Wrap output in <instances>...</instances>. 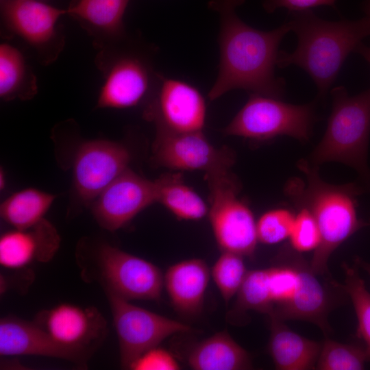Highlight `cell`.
<instances>
[{
    "mask_svg": "<svg viewBox=\"0 0 370 370\" xmlns=\"http://www.w3.org/2000/svg\"><path fill=\"white\" fill-rule=\"evenodd\" d=\"M1 14L4 27L33 47L42 62L58 58L64 43L58 23L66 9L40 1L1 0Z\"/></svg>",
    "mask_w": 370,
    "mask_h": 370,
    "instance_id": "30bf717a",
    "label": "cell"
},
{
    "mask_svg": "<svg viewBox=\"0 0 370 370\" xmlns=\"http://www.w3.org/2000/svg\"><path fill=\"white\" fill-rule=\"evenodd\" d=\"M243 258L223 251L211 269L213 281L225 303L237 295L247 273Z\"/></svg>",
    "mask_w": 370,
    "mask_h": 370,
    "instance_id": "83f0119b",
    "label": "cell"
},
{
    "mask_svg": "<svg viewBox=\"0 0 370 370\" xmlns=\"http://www.w3.org/2000/svg\"><path fill=\"white\" fill-rule=\"evenodd\" d=\"M336 0H264L262 6L268 13L280 8H286L290 12L312 10L321 5L335 7Z\"/></svg>",
    "mask_w": 370,
    "mask_h": 370,
    "instance_id": "1f68e13d",
    "label": "cell"
},
{
    "mask_svg": "<svg viewBox=\"0 0 370 370\" xmlns=\"http://www.w3.org/2000/svg\"><path fill=\"white\" fill-rule=\"evenodd\" d=\"M330 95L332 111L325 132L307 160L318 168L331 162L347 165L356 171L359 182L370 190V88L350 96L345 86H338Z\"/></svg>",
    "mask_w": 370,
    "mask_h": 370,
    "instance_id": "5b68a950",
    "label": "cell"
},
{
    "mask_svg": "<svg viewBox=\"0 0 370 370\" xmlns=\"http://www.w3.org/2000/svg\"><path fill=\"white\" fill-rule=\"evenodd\" d=\"M130 152L123 144L107 140L83 143L73 161V186L85 205H90L99 193L128 168Z\"/></svg>",
    "mask_w": 370,
    "mask_h": 370,
    "instance_id": "4fadbf2b",
    "label": "cell"
},
{
    "mask_svg": "<svg viewBox=\"0 0 370 370\" xmlns=\"http://www.w3.org/2000/svg\"><path fill=\"white\" fill-rule=\"evenodd\" d=\"M297 210L289 236L290 245L299 253L314 251L321 243L317 223L308 210L305 208Z\"/></svg>",
    "mask_w": 370,
    "mask_h": 370,
    "instance_id": "f546056e",
    "label": "cell"
},
{
    "mask_svg": "<svg viewBox=\"0 0 370 370\" xmlns=\"http://www.w3.org/2000/svg\"><path fill=\"white\" fill-rule=\"evenodd\" d=\"M271 267L248 270L236 296L235 310H254L282 321L300 320L316 325L328 336V316L338 304L343 284L321 279L299 253L286 244Z\"/></svg>",
    "mask_w": 370,
    "mask_h": 370,
    "instance_id": "6da1fadb",
    "label": "cell"
},
{
    "mask_svg": "<svg viewBox=\"0 0 370 370\" xmlns=\"http://www.w3.org/2000/svg\"><path fill=\"white\" fill-rule=\"evenodd\" d=\"M369 361L365 347L341 343L326 338L321 348L315 369L360 370Z\"/></svg>",
    "mask_w": 370,
    "mask_h": 370,
    "instance_id": "4316f807",
    "label": "cell"
},
{
    "mask_svg": "<svg viewBox=\"0 0 370 370\" xmlns=\"http://www.w3.org/2000/svg\"><path fill=\"white\" fill-rule=\"evenodd\" d=\"M156 130L152 160L158 166L209 173L230 170L234 163V153L214 147L202 131L177 132L162 127Z\"/></svg>",
    "mask_w": 370,
    "mask_h": 370,
    "instance_id": "8fae6325",
    "label": "cell"
},
{
    "mask_svg": "<svg viewBox=\"0 0 370 370\" xmlns=\"http://www.w3.org/2000/svg\"><path fill=\"white\" fill-rule=\"evenodd\" d=\"M134 370H178L180 363L168 350L152 347L138 357L130 367Z\"/></svg>",
    "mask_w": 370,
    "mask_h": 370,
    "instance_id": "4dcf8cb0",
    "label": "cell"
},
{
    "mask_svg": "<svg viewBox=\"0 0 370 370\" xmlns=\"http://www.w3.org/2000/svg\"><path fill=\"white\" fill-rule=\"evenodd\" d=\"M154 202H156L154 181L145 179L127 168L90 205L99 225L114 232L124 227Z\"/></svg>",
    "mask_w": 370,
    "mask_h": 370,
    "instance_id": "9a60e30c",
    "label": "cell"
},
{
    "mask_svg": "<svg viewBox=\"0 0 370 370\" xmlns=\"http://www.w3.org/2000/svg\"><path fill=\"white\" fill-rule=\"evenodd\" d=\"M4 186H5L4 173L1 170V173H0V186H1V189L3 188Z\"/></svg>",
    "mask_w": 370,
    "mask_h": 370,
    "instance_id": "d590c367",
    "label": "cell"
},
{
    "mask_svg": "<svg viewBox=\"0 0 370 370\" xmlns=\"http://www.w3.org/2000/svg\"><path fill=\"white\" fill-rule=\"evenodd\" d=\"M38 91L36 75L15 47L0 45V97L4 101L29 100Z\"/></svg>",
    "mask_w": 370,
    "mask_h": 370,
    "instance_id": "603a6c76",
    "label": "cell"
},
{
    "mask_svg": "<svg viewBox=\"0 0 370 370\" xmlns=\"http://www.w3.org/2000/svg\"><path fill=\"white\" fill-rule=\"evenodd\" d=\"M354 263L358 267L362 268L370 276V262H366L359 257L354 259Z\"/></svg>",
    "mask_w": 370,
    "mask_h": 370,
    "instance_id": "836d02e7",
    "label": "cell"
},
{
    "mask_svg": "<svg viewBox=\"0 0 370 370\" xmlns=\"http://www.w3.org/2000/svg\"><path fill=\"white\" fill-rule=\"evenodd\" d=\"M269 353L276 369H315L321 344L290 329L284 321L270 319Z\"/></svg>",
    "mask_w": 370,
    "mask_h": 370,
    "instance_id": "44dd1931",
    "label": "cell"
},
{
    "mask_svg": "<svg viewBox=\"0 0 370 370\" xmlns=\"http://www.w3.org/2000/svg\"><path fill=\"white\" fill-rule=\"evenodd\" d=\"M297 38L293 52L280 50L277 66H297L314 82L318 99H323L335 82L347 56L367 36H370V21H330L312 10L290 12L287 20Z\"/></svg>",
    "mask_w": 370,
    "mask_h": 370,
    "instance_id": "277c9868",
    "label": "cell"
},
{
    "mask_svg": "<svg viewBox=\"0 0 370 370\" xmlns=\"http://www.w3.org/2000/svg\"><path fill=\"white\" fill-rule=\"evenodd\" d=\"M60 241L56 229L45 219L29 228L14 229L1 236L0 264L18 269L34 261L47 262L58 250Z\"/></svg>",
    "mask_w": 370,
    "mask_h": 370,
    "instance_id": "e0dca14e",
    "label": "cell"
},
{
    "mask_svg": "<svg viewBox=\"0 0 370 370\" xmlns=\"http://www.w3.org/2000/svg\"><path fill=\"white\" fill-rule=\"evenodd\" d=\"M354 52L360 54L370 64V47L365 45L362 42L358 45Z\"/></svg>",
    "mask_w": 370,
    "mask_h": 370,
    "instance_id": "d6a6232c",
    "label": "cell"
},
{
    "mask_svg": "<svg viewBox=\"0 0 370 370\" xmlns=\"http://www.w3.org/2000/svg\"><path fill=\"white\" fill-rule=\"evenodd\" d=\"M362 10L366 16L370 21V0H364L362 3Z\"/></svg>",
    "mask_w": 370,
    "mask_h": 370,
    "instance_id": "e575fe53",
    "label": "cell"
},
{
    "mask_svg": "<svg viewBox=\"0 0 370 370\" xmlns=\"http://www.w3.org/2000/svg\"><path fill=\"white\" fill-rule=\"evenodd\" d=\"M295 215L286 208H275L264 212L256 221L258 242L273 245L289 238Z\"/></svg>",
    "mask_w": 370,
    "mask_h": 370,
    "instance_id": "f1b7e54d",
    "label": "cell"
},
{
    "mask_svg": "<svg viewBox=\"0 0 370 370\" xmlns=\"http://www.w3.org/2000/svg\"><path fill=\"white\" fill-rule=\"evenodd\" d=\"M56 195L32 188L19 190L0 206L1 218L14 229H27L44 219Z\"/></svg>",
    "mask_w": 370,
    "mask_h": 370,
    "instance_id": "d4e9b609",
    "label": "cell"
},
{
    "mask_svg": "<svg viewBox=\"0 0 370 370\" xmlns=\"http://www.w3.org/2000/svg\"><path fill=\"white\" fill-rule=\"evenodd\" d=\"M210 190L211 227L221 251L253 258L258 241L253 212L238 198L240 184L230 170L206 173Z\"/></svg>",
    "mask_w": 370,
    "mask_h": 370,
    "instance_id": "52a82bcc",
    "label": "cell"
},
{
    "mask_svg": "<svg viewBox=\"0 0 370 370\" xmlns=\"http://www.w3.org/2000/svg\"><path fill=\"white\" fill-rule=\"evenodd\" d=\"M298 169L305 181L288 180L284 193L297 208H305L314 218L321 234V243L310 262L318 275L332 279L328 261L332 253L346 240L367 224L358 217L357 197L367 190L360 182L336 185L324 181L318 167L301 159Z\"/></svg>",
    "mask_w": 370,
    "mask_h": 370,
    "instance_id": "3957f363",
    "label": "cell"
},
{
    "mask_svg": "<svg viewBox=\"0 0 370 370\" xmlns=\"http://www.w3.org/2000/svg\"><path fill=\"white\" fill-rule=\"evenodd\" d=\"M97 57L103 82L99 90L97 108L123 109L135 106L154 90L160 75L149 60L134 51L103 47Z\"/></svg>",
    "mask_w": 370,
    "mask_h": 370,
    "instance_id": "ba28073f",
    "label": "cell"
},
{
    "mask_svg": "<svg viewBox=\"0 0 370 370\" xmlns=\"http://www.w3.org/2000/svg\"><path fill=\"white\" fill-rule=\"evenodd\" d=\"M156 202L178 219L199 220L208 214L204 199L183 181L180 173H165L154 181Z\"/></svg>",
    "mask_w": 370,
    "mask_h": 370,
    "instance_id": "cb8c5ba5",
    "label": "cell"
},
{
    "mask_svg": "<svg viewBox=\"0 0 370 370\" xmlns=\"http://www.w3.org/2000/svg\"><path fill=\"white\" fill-rule=\"evenodd\" d=\"M187 362L195 370H243L252 367L249 354L225 330L194 346Z\"/></svg>",
    "mask_w": 370,
    "mask_h": 370,
    "instance_id": "7402d4cb",
    "label": "cell"
},
{
    "mask_svg": "<svg viewBox=\"0 0 370 370\" xmlns=\"http://www.w3.org/2000/svg\"><path fill=\"white\" fill-rule=\"evenodd\" d=\"M107 296L124 368L130 369L138 357L166 338L193 330L182 322L134 305L113 293L107 291Z\"/></svg>",
    "mask_w": 370,
    "mask_h": 370,
    "instance_id": "9c48e42d",
    "label": "cell"
},
{
    "mask_svg": "<svg viewBox=\"0 0 370 370\" xmlns=\"http://www.w3.org/2000/svg\"><path fill=\"white\" fill-rule=\"evenodd\" d=\"M35 1H45V0H35Z\"/></svg>",
    "mask_w": 370,
    "mask_h": 370,
    "instance_id": "8d00e7d4",
    "label": "cell"
},
{
    "mask_svg": "<svg viewBox=\"0 0 370 370\" xmlns=\"http://www.w3.org/2000/svg\"><path fill=\"white\" fill-rule=\"evenodd\" d=\"M97 263L107 291L127 300H160L164 275L152 262L103 244L97 251Z\"/></svg>",
    "mask_w": 370,
    "mask_h": 370,
    "instance_id": "7c38bea8",
    "label": "cell"
},
{
    "mask_svg": "<svg viewBox=\"0 0 370 370\" xmlns=\"http://www.w3.org/2000/svg\"><path fill=\"white\" fill-rule=\"evenodd\" d=\"M210 271L200 258L182 260L171 265L164 275V286L174 309L193 317L203 308Z\"/></svg>",
    "mask_w": 370,
    "mask_h": 370,
    "instance_id": "d6986e66",
    "label": "cell"
},
{
    "mask_svg": "<svg viewBox=\"0 0 370 370\" xmlns=\"http://www.w3.org/2000/svg\"><path fill=\"white\" fill-rule=\"evenodd\" d=\"M316 101L296 105L281 99L249 94V98L223 129L227 136L266 141L288 136L307 142L317 120Z\"/></svg>",
    "mask_w": 370,
    "mask_h": 370,
    "instance_id": "8992f818",
    "label": "cell"
},
{
    "mask_svg": "<svg viewBox=\"0 0 370 370\" xmlns=\"http://www.w3.org/2000/svg\"><path fill=\"white\" fill-rule=\"evenodd\" d=\"M1 356H40L85 361L83 355L56 342L38 323L14 317H4L0 321Z\"/></svg>",
    "mask_w": 370,
    "mask_h": 370,
    "instance_id": "ac0fdd59",
    "label": "cell"
},
{
    "mask_svg": "<svg viewBox=\"0 0 370 370\" xmlns=\"http://www.w3.org/2000/svg\"><path fill=\"white\" fill-rule=\"evenodd\" d=\"M153 95L145 115L156 127L177 132L202 131L206 106L195 87L160 75Z\"/></svg>",
    "mask_w": 370,
    "mask_h": 370,
    "instance_id": "5bb4252c",
    "label": "cell"
},
{
    "mask_svg": "<svg viewBox=\"0 0 370 370\" xmlns=\"http://www.w3.org/2000/svg\"><path fill=\"white\" fill-rule=\"evenodd\" d=\"M37 323L58 344L86 358L100 343L106 330V321L97 308L71 304L41 312Z\"/></svg>",
    "mask_w": 370,
    "mask_h": 370,
    "instance_id": "2e32d148",
    "label": "cell"
},
{
    "mask_svg": "<svg viewBox=\"0 0 370 370\" xmlns=\"http://www.w3.org/2000/svg\"><path fill=\"white\" fill-rule=\"evenodd\" d=\"M245 0H212L210 8L219 13L220 60L216 81L210 89V101L232 90H244L282 99L286 82L277 77L275 68L279 47L291 32L288 21L269 31L255 29L243 22L236 8Z\"/></svg>",
    "mask_w": 370,
    "mask_h": 370,
    "instance_id": "7a4b0ae2",
    "label": "cell"
},
{
    "mask_svg": "<svg viewBox=\"0 0 370 370\" xmlns=\"http://www.w3.org/2000/svg\"><path fill=\"white\" fill-rule=\"evenodd\" d=\"M345 274L343 287L349 296L358 320L356 336L360 338L370 361V293L361 278L358 267L342 265Z\"/></svg>",
    "mask_w": 370,
    "mask_h": 370,
    "instance_id": "484cf974",
    "label": "cell"
},
{
    "mask_svg": "<svg viewBox=\"0 0 370 370\" xmlns=\"http://www.w3.org/2000/svg\"><path fill=\"white\" fill-rule=\"evenodd\" d=\"M130 0H73L66 14L77 21L102 47L123 38Z\"/></svg>",
    "mask_w": 370,
    "mask_h": 370,
    "instance_id": "ffe728a7",
    "label": "cell"
}]
</instances>
